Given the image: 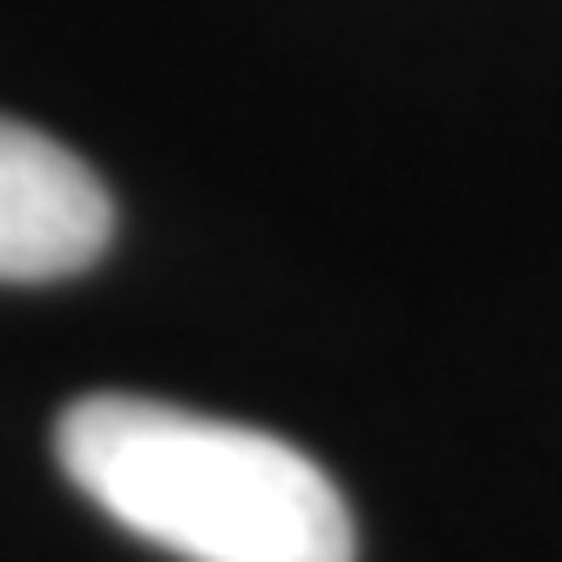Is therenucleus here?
<instances>
[{
    "mask_svg": "<svg viewBox=\"0 0 562 562\" xmlns=\"http://www.w3.org/2000/svg\"><path fill=\"white\" fill-rule=\"evenodd\" d=\"M68 481L183 562H352L339 481L292 440L136 393H89L55 427Z\"/></svg>",
    "mask_w": 562,
    "mask_h": 562,
    "instance_id": "obj_1",
    "label": "nucleus"
},
{
    "mask_svg": "<svg viewBox=\"0 0 562 562\" xmlns=\"http://www.w3.org/2000/svg\"><path fill=\"white\" fill-rule=\"evenodd\" d=\"M115 204L55 136L0 115V285L75 278L109 251Z\"/></svg>",
    "mask_w": 562,
    "mask_h": 562,
    "instance_id": "obj_2",
    "label": "nucleus"
}]
</instances>
